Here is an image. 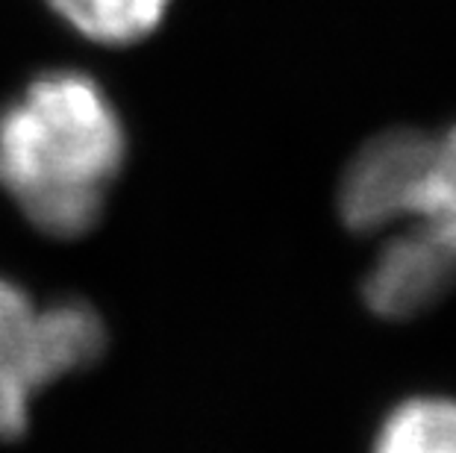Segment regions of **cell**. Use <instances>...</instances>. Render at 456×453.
<instances>
[{
    "label": "cell",
    "instance_id": "1",
    "mask_svg": "<svg viewBox=\"0 0 456 453\" xmlns=\"http://www.w3.org/2000/svg\"><path fill=\"white\" fill-rule=\"evenodd\" d=\"M124 159L121 115L86 71L38 74L0 109V189L51 239L98 224Z\"/></svg>",
    "mask_w": 456,
    "mask_h": 453
},
{
    "label": "cell",
    "instance_id": "2",
    "mask_svg": "<svg viewBox=\"0 0 456 453\" xmlns=\"http://www.w3.org/2000/svg\"><path fill=\"white\" fill-rule=\"evenodd\" d=\"M338 209L356 233L403 224L456 256V127L448 133L389 130L347 162Z\"/></svg>",
    "mask_w": 456,
    "mask_h": 453
},
{
    "label": "cell",
    "instance_id": "3",
    "mask_svg": "<svg viewBox=\"0 0 456 453\" xmlns=\"http://www.w3.org/2000/svg\"><path fill=\"white\" fill-rule=\"evenodd\" d=\"M106 351V324L77 297L36 303L27 288L0 277V439L30 427L38 392L86 371Z\"/></svg>",
    "mask_w": 456,
    "mask_h": 453
},
{
    "label": "cell",
    "instance_id": "4",
    "mask_svg": "<svg viewBox=\"0 0 456 453\" xmlns=\"http://www.w3.org/2000/svg\"><path fill=\"white\" fill-rule=\"evenodd\" d=\"M456 283V256L421 236L397 233L365 279V301L386 318H410Z\"/></svg>",
    "mask_w": 456,
    "mask_h": 453
},
{
    "label": "cell",
    "instance_id": "5",
    "mask_svg": "<svg viewBox=\"0 0 456 453\" xmlns=\"http://www.w3.org/2000/svg\"><path fill=\"white\" fill-rule=\"evenodd\" d=\"M174 0H47L77 36L103 47H130L162 27Z\"/></svg>",
    "mask_w": 456,
    "mask_h": 453
},
{
    "label": "cell",
    "instance_id": "6",
    "mask_svg": "<svg viewBox=\"0 0 456 453\" xmlns=\"http://www.w3.org/2000/svg\"><path fill=\"white\" fill-rule=\"evenodd\" d=\"M374 453H456V400H406L383 424Z\"/></svg>",
    "mask_w": 456,
    "mask_h": 453
}]
</instances>
